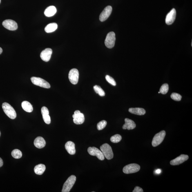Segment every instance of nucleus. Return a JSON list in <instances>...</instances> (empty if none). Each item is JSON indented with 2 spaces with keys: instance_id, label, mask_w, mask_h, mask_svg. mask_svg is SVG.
Returning a JSON list of instances; mask_svg holds the SVG:
<instances>
[{
  "instance_id": "5",
  "label": "nucleus",
  "mask_w": 192,
  "mask_h": 192,
  "mask_svg": "<svg viewBox=\"0 0 192 192\" xmlns=\"http://www.w3.org/2000/svg\"><path fill=\"white\" fill-rule=\"evenodd\" d=\"M166 135V133L164 130L156 134L153 137L152 145L154 147H155L160 144L163 141Z\"/></svg>"
},
{
  "instance_id": "11",
  "label": "nucleus",
  "mask_w": 192,
  "mask_h": 192,
  "mask_svg": "<svg viewBox=\"0 0 192 192\" xmlns=\"http://www.w3.org/2000/svg\"><path fill=\"white\" fill-rule=\"evenodd\" d=\"M189 156L187 155H181L176 158L173 159L170 162V164L172 166L179 165L188 160Z\"/></svg>"
},
{
  "instance_id": "7",
  "label": "nucleus",
  "mask_w": 192,
  "mask_h": 192,
  "mask_svg": "<svg viewBox=\"0 0 192 192\" xmlns=\"http://www.w3.org/2000/svg\"><path fill=\"white\" fill-rule=\"evenodd\" d=\"M140 169V166L137 164H131L125 166L123 171L126 174L137 173Z\"/></svg>"
},
{
  "instance_id": "14",
  "label": "nucleus",
  "mask_w": 192,
  "mask_h": 192,
  "mask_svg": "<svg viewBox=\"0 0 192 192\" xmlns=\"http://www.w3.org/2000/svg\"><path fill=\"white\" fill-rule=\"evenodd\" d=\"M52 53V50L51 48H47L45 49L41 52L40 54V57L43 61L45 62H48L51 57V56Z\"/></svg>"
},
{
  "instance_id": "13",
  "label": "nucleus",
  "mask_w": 192,
  "mask_h": 192,
  "mask_svg": "<svg viewBox=\"0 0 192 192\" xmlns=\"http://www.w3.org/2000/svg\"><path fill=\"white\" fill-rule=\"evenodd\" d=\"M176 17V11L173 8L166 15V23L168 25H171L174 22Z\"/></svg>"
},
{
  "instance_id": "2",
  "label": "nucleus",
  "mask_w": 192,
  "mask_h": 192,
  "mask_svg": "<svg viewBox=\"0 0 192 192\" xmlns=\"http://www.w3.org/2000/svg\"><path fill=\"white\" fill-rule=\"evenodd\" d=\"M100 149L104 157L108 160L113 158L114 154L111 147L108 144H105L101 146Z\"/></svg>"
},
{
  "instance_id": "33",
  "label": "nucleus",
  "mask_w": 192,
  "mask_h": 192,
  "mask_svg": "<svg viewBox=\"0 0 192 192\" xmlns=\"http://www.w3.org/2000/svg\"><path fill=\"white\" fill-rule=\"evenodd\" d=\"M3 164V162L1 158H0V168L1 167V166H2Z\"/></svg>"
},
{
  "instance_id": "12",
  "label": "nucleus",
  "mask_w": 192,
  "mask_h": 192,
  "mask_svg": "<svg viewBox=\"0 0 192 192\" xmlns=\"http://www.w3.org/2000/svg\"><path fill=\"white\" fill-rule=\"evenodd\" d=\"M112 8L111 6H108L104 9L100 15L99 19L101 21H104L108 18L111 13Z\"/></svg>"
},
{
  "instance_id": "28",
  "label": "nucleus",
  "mask_w": 192,
  "mask_h": 192,
  "mask_svg": "<svg viewBox=\"0 0 192 192\" xmlns=\"http://www.w3.org/2000/svg\"><path fill=\"white\" fill-rule=\"evenodd\" d=\"M121 139H122V137L119 134L114 135L110 138V141L114 143H118L120 142Z\"/></svg>"
},
{
  "instance_id": "10",
  "label": "nucleus",
  "mask_w": 192,
  "mask_h": 192,
  "mask_svg": "<svg viewBox=\"0 0 192 192\" xmlns=\"http://www.w3.org/2000/svg\"><path fill=\"white\" fill-rule=\"evenodd\" d=\"M3 26L5 28L11 31H14L17 29V23L13 20L8 19L5 20L2 23Z\"/></svg>"
},
{
  "instance_id": "34",
  "label": "nucleus",
  "mask_w": 192,
  "mask_h": 192,
  "mask_svg": "<svg viewBox=\"0 0 192 192\" xmlns=\"http://www.w3.org/2000/svg\"><path fill=\"white\" fill-rule=\"evenodd\" d=\"M161 172V171L160 169H158L155 171V173L157 174H160Z\"/></svg>"
},
{
  "instance_id": "24",
  "label": "nucleus",
  "mask_w": 192,
  "mask_h": 192,
  "mask_svg": "<svg viewBox=\"0 0 192 192\" xmlns=\"http://www.w3.org/2000/svg\"><path fill=\"white\" fill-rule=\"evenodd\" d=\"M58 25L56 23H52L47 25L45 29V31L47 33H51L57 29Z\"/></svg>"
},
{
  "instance_id": "8",
  "label": "nucleus",
  "mask_w": 192,
  "mask_h": 192,
  "mask_svg": "<svg viewBox=\"0 0 192 192\" xmlns=\"http://www.w3.org/2000/svg\"><path fill=\"white\" fill-rule=\"evenodd\" d=\"M69 79L72 84H76L78 81L79 73L77 69H72L69 73Z\"/></svg>"
},
{
  "instance_id": "30",
  "label": "nucleus",
  "mask_w": 192,
  "mask_h": 192,
  "mask_svg": "<svg viewBox=\"0 0 192 192\" xmlns=\"http://www.w3.org/2000/svg\"><path fill=\"white\" fill-rule=\"evenodd\" d=\"M171 97L173 100L180 101L182 99V97L180 95L177 93H173L171 95Z\"/></svg>"
},
{
  "instance_id": "17",
  "label": "nucleus",
  "mask_w": 192,
  "mask_h": 192,
  "mask_svg": "<svg viewBox=\"0 0 192 192\" xmlns=\"http://www.w3.org/2000/svg\"><path fill=\"white\" fill-rule=\"evenodd\" d=\"M73 122L76 124L81 125L84 122L85 118L83 113H81L78 114H74L73 115Z\"/></svg>"
},
{
  "instance_id": "3",
  "label": "nucleus",
  "mask_w": 192,
  "mask_h": 192,
  "mask_svg": "<svg viewBox=\"0 0 192 192\" xmlns=\"http://www.w3.org/2000/svg\"><path fill=\"white\" fill-rule=\"evenodd\" d=\"M76 180V177L75 175H72L68 177L63 185L62 192H69L72 189Z\"/></svg>"
},
{
  "instance_id": "37",
  "label": "nucleus",
  "mask_w": 192,
  "mask_h": 192,
  "mask_svg": "<svg viewBox=\"0 0 192 192\" xmlns=\"http://www.w3.org/2000/svg\"><path fill=\"white\" fill-rule=\"evenodd\" d=\"M1 131H0V137H1Z\"/></svg>"
},
{
  "instance_id": "31",
  "label": "nucleus",
  "mask_w": 192,
  "mask_h": 192,
  "mask_svg": "<svg viewBox=\"0 0 192 192\" xmlns=\"http://www.w3.org/2000/svg\"><path fill=\"white\" fill-rule=\"evenodd\" d=\"M106 80L108 81V82L112 85H113V86H115L117 85V83H116L115 80L113 78L110 77V76L106 75Z\"/></svg>"
},
{
  "instance_id": "27",
  "label": "nucleus",
  "mask_w": 192,
  "mask_h": 192,
  "mask_svg": "<svg viewBox=\"0 0 192 192\" xmlns=\"http://www.w3.org/2000/svg\"><path fill=\"white\" fill-rule=\"evenodd\" d=\"M169 90V86L168 84L165 83L162 85L161 86L159 92L160 93L163 94V95H166L168 93Z\"/></svg>"
},
{
  "instance_id": "26",
  "label": "nucleus",
  "mask_w": 192,
  "mask_h": 192,
  "mask_svg": "<svg viewBox=\"0 0 192 192\" xmlns=\"http://www.w3.org/2000/svg\"><path fill=\"white\" fill-rule=\"evenodd\" d=\"M94 89L96 93L98 94L101 97H103L106 95L105 92L100 86L95 85L94 86Z\"/></svg>"
},
{
  "instance_id": "23",
  "label": "nucleus",
  "mask_w": 192,
  "mask_h": 192,
  "mask_svg": "<svg viewBox=\"0 0 192 192\" xmlns=\"http://www.w3.org/2000/svg\"><path fill=\"white\" fill-rule=\"evenodd\" d=\"M46 170V166L43 164H39L36 166L34 168V171L37 175H42Z\"/></svg>"
},
{
  "instance_id": "25",
  "label": "nucleus",
  "mask_w": 192,
  "mask_h": 192,
  "mask_svg": "<svg viewBox=\"0 0 192 192\" xmlns=\"http://www.w3.org/2000/svg\"><path fill=\"white\" fill-rule=\"evenodd\" d=\"M12 155L14 158L19 159L22 156V153L20 150L15 149L12 151Z\"/></svg>"
},
{
  "instance_id": "38",
  "label": "nucleus",
  "mask_w": 192,
  "mask_h": 192,
  "mask_svg": "<svg viewBox=\"0 0 192 192\" xmlns=\"http://www.w3.org/2000/svg\"><path fill=\"white\" fill-rule=\"evenodd\" d=\"M1 0H0V3H1Z\"/></svg>"
},
{
  "instance_id": "35",
  "label": "nucleus",
  "mask_w": 192,
  "mask_h": 192,
  "mask_svg": "<svg viewBox=\"0 0 192 192\" xmlns=\"http://www.w3.org/2000/svg\"><path fill=\"white\" fill-rule=\"evenodd\" d=\"M81 113V112L79 111V110H76L74 113V114H78Z\"/></svg>"
},
{
  "instance_id": "29",
  "label": "nucleus",
  "mask_w": 192,
  "mask_h": 192,
  "mask_svg": "<svg viewBox=\"0 0 192 192\" xmlns=\"http://www.w3.org/2000/svg\"><path fill=\"white\" fill-rule=\"evenodd\" d=\"M107 125L106 121L103 120L98 123L97 126V129L98 130H101L106 127Z\"/></svg>"
},
{
  "instance_id": "1",
  "label": "nucleus",
  "mask_w": 192,
  "mask_h": 192,
  "mask_svg": "<svg viewBox=\"0 0 192 192\" xmlns=\"http://www.w3.org/2000/svg\"><path fill=\"white\" fill-rule=\"evenodd\" d=\"M3 109L5 114L12 119H15L17 117V114L12 107L8 103H3L2 106Z\"/></svg>"
},
{
  "instance_id": "32",
  "label": "nucleus",
  "mask_w": 192,
  "mask_h": 192,
  "mask_svg": "<svg viewBox=\"0 0 192 192\" xmlns=\"http://www.w3.org/2000/svg\"><path fill=\"white\" fill-rule=\"evenodd\" d=\"M133 192H143V189L142 188L139 187V186H136L134 190L133 191Z\"/></svg>"
},
{
  "instance_id": "16",
  "label": "nucleus",
  "mask_w": 192,
  "mask_h": 192,
  "mask_svg": "<svg viewBox=\"0 0 192 192\" xmlns=\"http://www.w3.org/2000/svg\"><path fill=\"white\" fill-rule=\"evenodd\" d=\"M125 124L122 126V128L124 130H128L134 129L136 127V124L133 120L128 118L125 119Z\"/></svg>"
},
{
  "instance_id": "9",
  "label": "nucleus",
  "mask_w": 192,
  "mask_h": 192,
  "mask_svg": "<svg viewBox=\"0 0 192 192\" xmlns=\"http://www.w3.org/2000/svg\"><path fill=\"white\" fill-rule=\"evenodd\" d=\"M88 152L89 155L97 157V158L101 160H104L105 157L102 152L95 147H89L88 149Z\"/></svg>"
},
{
  "instance_id": "39",
  "label": "nucleus",
  "mask_w": 192,
  "mask_h": 192,
  "mask_svg": "<svg viewBox=\"0 0 192 192\" xmlns=\"http://www.w3.org/2000/svg\"><path fill=\"white\" fill-rule=\"evenodd\" d=\"M158 93H159H159H160V92H158Z\"/></svg>"
},
{
  "instance_id": "18",
  "label": "nucleus",
  "mask_w": 192,
  "mask_h": 192,
  "mask_svg": "<svg viewBox=\"0 0 192 192\" xmlns=\"http://www.w3.org/2000/svg\"><path fill=\"white\" fill-rule=\"evenodd\" d=\"M67 152L70 155H74L75 153V145L72 141H68L65 145Z\"/></svg>"
},
{
  "instance_id": "20",
  "label": "nucleus",
  "mask_w": 192,
  "mask_h": 192,
  "mask_svg": "<svg viewBox=\"0 0 192 192\" xmlns=\"http://www.w3.org/2000/svg\"><path fill=\"white\" fill-rule=\"evenodd\" d=\"M56 12V8L55 6H50L46 9L44 12V14L47 17H51L55 15Z\"/></svg>"
},
{
  "instance_id": "19",
  "label": "nucleus",
  "mask_w": 192,
  "mask_h": 192,
  "mask_svg": "<svg viewBox=\"0 0 192 192\" xmlns=\"http://www.w3.org/2000/svg\"><path fill=\"white\" fill-rule=\"evenodd\" d=\"M46 144V141L44 139L41 137H37L34 141V145L36 147L39 149L44 147Z\"/></svg>"
},
{
  "instance_id": "6",
  "label": "nucleus",
  "mask_w": 192,
  "mask_h": 192,
  "mask_svg": "<svg viewBox=\"0 0 192 192\" xmlns=\"http://www.w3.org/2000/svg\"><path fill=\"white\" fill-rule=\"evenodd\" d=\"M116 41L115 34L113 32H109L106 36L105 44L107 48H113L115 46Z\"/></svg>"
},
{
  "instance_id": "15",
  "label": "nucleus",
  "mask_w": 192,
  "mask_h": 192,
  "mask_svg": "<svg viewBox=\"0 0 192 192\" xmlns=\"http://www.w3.org/2000/svg\"><path fill=\"white\" fill-rule=\"evenodd\" d=\"M41 112L43 115V117L45 122L47 124H50L51 123V118L49 115V112L48 108L46 107H43L41 108Z\"/></svg>"
},
{
  "instance_id": "22",
  "label": "nucleus",
  "mask_w": 192,
  "mask_h": 192,
  "mask_svg": "<svg viewBox=\"0 0 192 192\" xmlns=\"http://www.w3.org/2000/svg\"><path fill=\"white\" fill-rule=\"evenodd\" d=\"M21 106L23 110L28 113H31L33 111V107L31 103L28 101H23L21 104Z\"/></svg>"
},
{
  "instance_id": "36",
  "label": "nucleus",
  "mask_w": 192,
  "mask_h": 192,
  "mask_svg": "<svg viewBox=\"0 0 192 192\" xmlns=\"http://www.w3.org/2000/svg\"><path fill=\"white\" fill-rule=\"evenodd\" d=\"M2 52H3L2 49V48H1V47H0V55H1V54L2 53Z\"/></svg>"
},
{
  "instance_id": "4",
  "label": "nucleus",
  "mask_w": 192,
  "mask_h": 192,
  "mask_svg": "<svg viewBox=\"0 0 192 192\" xmlns=\"http://www.w3.org/2000/svg\"><path fill=\"white\" fill-rule=\"evenodd\" d=\"M31 80L32 83L36 86L47 89L51 87L49 83L41 78L33 77L31 78Z\"/></svg>"
},
{
  "instance_id": "21",
  "label": "nucleus",
  "mask_w": 192,
  "mask_h": 192,
  "mask_svg": "<svg viewBox=\"0 0 192 192\" xmlns=\"http://www.w3.org/2000/svg\"><path fill=\"white\" fill-rule=\"evenodd\" d=\"M130 113L138 115H143L146 114L145 110L142 108H131L128 110Z\"/></svg>"
}]
</instances>
